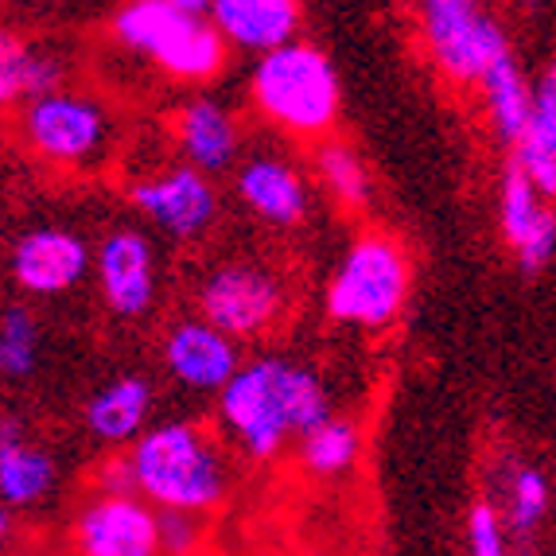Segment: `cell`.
Returning a JSON list of instances; mask_svg holds the SVG:
<instances>
[{
	"label": "cell",
	"mask_w": 556,
	"mask_h": 556,
	"mask_svg": "<svg viewBox=\"0 0 556 556\" xmlns=\"http://www.w3.org/2000/svg\"><path fill=\"white\" fill-rule=\"evenodd\" d=\"M164 366L172 381L195 393H223V386L241 370L233 334L214 327L211 319H184L164 339Z\"/></svg>",
	"instance_id": "14"
},
{
	"label": "cell",
	"mask_w": 556,
	"mask_h": 556,
	"mask_svg": "<svg viewBox=\"0 0 556 556\" xmlns=\"http://www.w3.org/2000/svg\"><path fill=\"white\" fill-rule=\"evenodd\" d=\"M93 253L86 241L59 226H39V230L20 233L9 253V273L20 292L28 296H63L90 269Z\"/></svg>",
	"instance_id": "12"
},
{
	"label": "cell",
	"mask_w": 556,
	"mask_h": 556,
	"mask_svg": "<svg viewBox=\"0 0 556 556\" xmlns=\"http://www.w3.org/2000/svg\"><path fill=\"white\" fill-rule=\"evenodd\" d=\"M132 471L140 494L152 506L179 510H214L230 491V467L223 452L195 425H160L137 440Z\"/></svg>",
	"instance_id": "2"
},
{
	"label": "cell",
	"mask_w": 556,
	"mask_h": 556,
	"mask_svg": "<svg viewBox=\"0 0 556 556\" xmlns=\"http://www.w3.org/2000/svg\"><path fill=\"white\" fill-rule=\"evenodd\" d=\"M160 510V553H195L203 541V521L199 510H179V506H156Z\"/></svg>",
	"instance_id": "28"
},
{
	"label": "cell",
	"mask_w": 556,
	"mask_h": 556,
	"mask_svg": "<svg viewBox=\"0 0 556 556\" xmlns=\"http://www.w3.org/2000/svg\"><path fill=\"white\" fill-rule=\"evenodd\" d=\"M55 479V459L43 447H31L20 437L16 420L4 417L0 425V502L12 510H28L51 494Z\"/></svg>",
	"instance_id": "17"
},
{
	"label": "cell",
	"mask_w": 556,
	"mask_h": 556,
	"mask_svg": "<svg viewBox=\"0 0 556 556\" xmlns=\"http://www.w3.org/2000/svg\"><path fill=\"white\" fill-rule=\"evenodd\" d=\"M39 366V324L28 307H4L0 319V374L28 381Z\"/></svg>",
	"instance_id": "25"
},
{
	"label": "cell",
	"mask_w": 556,
	"mask_h": 556,
	"mask_svg": "<svg viewBox=\"0 0 556 556\" xmlns=\"http://www.w3.org/2000/svg\"><path fill=\"white\" fill-rule=\"evenodd\" d=\"M420 16L428 51L455 83L479 86L502 55H510V39L479 0H420Z\"/></svg>",
	"instance_id": "7"
},
{
	"label": "cell",
	"mask_w": 556,
	"mask_h": 556,
	"mask_svg": "<svg viewBox=\"0 0 556 556\" xmlns=\"http://www.w3.org/2000/svg\"><path fill=\"white\" fill-rule=\"evenodd\" d=\"M408 296V261L397 241L366 233L346 250L327 285V316L351 327H386Z\"/></svg>",
	"instance_id": "6"
},
{
	"label": "cell",
	"mask_w": 556,
	"mask_h": 556,
	"mask_svg": "<svg viewBox=\"0 0 556 556\" xmlns=\"http://www.w3.org/2000/svg\"><path fill=\"white\" fill-rule=\"evenodd\" d=\"M479 90H482V102H486V113L494 121V132L514 149L529 132V121H533V86L526 83L514 55H502L482 75Z\"/></svg>",
	"instance_id": "20"
},
{
	"label": "cell",
	"mask_w": 556,
	"mask_h": 556,
	"mask_svg": "<svg viewBox=\"0 0 556 556\" xmlns=\"http://www.w3.org/2000/svg\"><path fill=\"white\" fill-rule=\"evenodd\" d=\"M548 479L529 464H510L506 467V482H502V514H506V526H510L514 538H533L548 518Z\"/></svg>",
	"instance_id": "22"
},
{
	"label": "cell",
	"mask_w": 556,
	"mask_h": 556,
	"mask_svg": "<svg viewBox=\"0 0 556 556\" xmlns=\"http://www.w3.org/2000/svg\"><path fill=\"white\" fill-rule=\"evenodd\" d=\"M316 172L324 179V187L334 199L351 211H362L370 203V176H366V164L358 160V152L339 144V140H327L316 149Z\"/></svg>",
	"instance_id": "24"
},
{
	"label": "cell",
	"mask_w": 556,
	"mask_h": 556,
	"mask_svg": "<svg viewBox=\"0 0 556 556\" xmlns=\"http://www.w3.org/2000/svg\"><path fill=\"white\" fill-rule=\"evenodd\" d=\"M521 140L556 156V59L545 66V75L533 86V121H529V132Z\"/></svg>",
	"instance_id": "27"
},
{
	"label": "cell",
	"mask_w": 556,
	"mask_h": 556,
	"mask_svg": "<svg viewBox=\"0 0 556 556\" xmlns=\"http://www.w3.org/2000/svg\"><path fill=\"white\" fill-rule=\"evenodd\" d=\"M179 9H191V12H211V0H172Z\"/></svg>",
	"instance_id": "30"
},
{
	"label": "cell",
	"mask_w": 556,
	"mask_h": 556,
	"mask_svg": "<svg viewBox=\"0 0 556 556\" xmlns=\"http://www.w3.org/2000/svg\"><path fill=\"white\" fill-rule=\"evenodd\" d=\"M362 452V432L354 420L327 417L324 425H316L312 432L300 437V464L319 479H334L354 467Z\"/></svg>",
	"instance_id": "23"
},
{
	"label": "cell",
	"mask_w": 556,
	"mask_h": 556,
	"mask_svg": "<svg viewBox=\"0 0 556 556\" xmlns=\"http://www.w3.org/2000/svg\"><path fill=\"white\" fill-rule=\"evenodd\" d=\"M506 514H502L498 502H475L471 514H467V548L475 556H502L506 553Z\"/></svg>",
	"instance_id": "26"
},
{
	"label": "cell",
	"mask_w": 556,
	"mask_h": 556,
	"mask_svg": "<svg viewBox=\"0 0 556 556\" xmlns=\"http://www.w3.org/2000/svg\"><path fill=\"white\" fill-rule=\"evenodd\" d=\"M541 187L526 176L518 160L506 164L502 176V199H498V223L502 238L514 250V261L526 277H538L553 265L556 257V206L553 199L541 203Z\"/></svg>",
	"instance_id": "11"
},
{
	"label": "cell",
	"mask_w": 556,
	"mask_h": 556,
	"mask_svg": "<svg viewBox=\"0 0 556 556\" xmlns=\"http://www.w3.org/2000/svg\"><path fill=\"white\" fill-rule=\"evenodd\" d=\"M241 203L269 226H296L307 214V187L280 156H253L233 179Z\"/></svg>",
	"instance_id": "15"
},
{
	"label": "cell",
	"mask_w": 556,
	"mask_h": 556,
	"mask_svg": "<svg viewBox=\"0 0 556 556\" xmlns=\"http://www.w3.org/2000/svg\"><path fill=\"white\" fill-rule=\"evenodd\" d=\"M75 548L86 556L160 553V510L144 494H98L75 521Z\"/></svg>",
	"instance_id": "10"
},
{
	"label": "cell",
	"mask_w": 556,
	"mask_h": 556,
	"mask_svg": "<svg viewBox=\"0 0 556 556\" xmlns=\"http://www.w3.org/2000/svg\"><path fill=\"white\" fill-rule=\"evenodd\" d=\"M331 417L324 381L288 358L245 362L218 393V420L250 459H273Z\"/></svg>",
	"instance_id": "1"
},
{
	"label": "cell",
	"mask_w": 556,
	"mask_h": 556,
	"mask_svg": "<svg viewBox=\"0 0 556 556\" xmlns=\"http://www.w3.org/2000/svg\"><path fill=\"white\" fill-rule=\"evenodd\" d=\"M179 149L203 172H226L238 156V125H233L230 110H223L211 98H199L179 113Z\"/></svg>",
	"instance_id": "19"
},
{
	"label": "cell",
	"mask_w": 556,
	"mask_h": 556,
	"mask_svg": "<svg viewBox=\"0 0 556 556\" xmlns=\"http://www.w3.org/2000/svg\"><path fill=\"white\" fill-rule=\"evenodd\" d=\"M63 63L39 47H24L16 36L0 39V98L4 105L31 102L51 90H63Z\"/></svg>",
	"instance_id": "21"
},
{
	"label": "cell",
	"mask_w": 556,
	"mask_h": 556,
	"mask_svg": "<svg viewBox=\"0 0 556 556\" xmlns=\"http://www.w3.org/2000/svg\"><path fill=\"white\" fill-rule=\"evenodd\" d=\"M20 132L39 160L75 167V172L102 167L117 144V129L105 105L75 90H51L43 98H31L20 113Z\"/></svg>",
	"instance_id": "5"
},
{
	"label": "cell",
	"mask_w": 556,
	"mask_h": 556,
	"mask_svg": "<svg viewBox=\"0 0 556 556\" xmlns=\"http://www.w3.org/2000/svg\"><path fill=\"white\" fill-rule=\"evenodd\" d=\"M253 102L280 129L316 137L339 117V75L324 51L288 39L261 51V63L253 66Z\"/></svg>",
	"instance_id": "4"
},
{
	"label": "cell",
	"mask_w": 556,
	"mask_h": 556,
	"mask_svg": "<svg viewBox=\"0 0 556 556\" xmlns=\"http://www.w3.org/2000/svg\"><path fill=\"white\" fill-rule=\"evenodd\" d=\"M211 172L195 164L167 167L160 176L137 179L129 187V199L156 230L176 241H199L218 218V195L211 187Z\"/></svg>",
	"instance_id": "9"
},
{
	"label": "cell",
	"mask_w": 556,
	"mask_h": 556,
	"mask_svg": "<svg viewBox=\"0 0 556 556\" xmlns=\"http://www.w3.org/2000/svg\"><path fill=\"white\" fill-rule=\"evenodd\" d=\"M105 307L117 319H140L156 300V250L140 230H113L93 253Z\"/></svg>",
	"instance_id": "13"
},
{
	"label": "cell",
	"mask_w": 556,
	"mask_h": 556,
	"mask_svg": "<svg viewBox=\"0 0 556 556\" xmlns=\"http://www.w3.org/2000/svg\"><path fill=\"white\" fill-rule=\"evenodd\" d=\"M98 491L105 494H140L137 471H132V455H113L98 467Z\"/></svg>",
	"instance_id": "29"
},
{
	"label": "cell",
	"mask_w": 556,
	"mask_h": 556,
	"mask_svg": "<svg viewBox=\"0 0 556 556\" xmlns=\"http://www.w3.org/2000/svg\"><path fill=\"white\" fill-rule=\"evenodd\" d=\"M113 36L121 47L152 59L160 71L184 83L214 78L226 63L230 39L203 12L179 9L172 0H132L113 20Z\"/></svg>",
	"instance_id": "3"
},
{
	"label": "cell",
	"mask_w": 556,
	"mask_h": 556,
	"mask_svg": "<svg viewBox=\"0 0 556 556\" xmlns=\"http://www.w3.org/2000/svg\"><path fill=\"white\" fill-rule=\"evenodd\" d=\"M211 20L233 47L273 51L300 28V0H211Z\"/></svg>",
	"instance_id": "16"
},
{
	"label": "cell",
	"mask_w": 556,
	"mask_h": 556,
	"mask_svg": "<svg viewBox=\"0 0 556 556\" xmlns=\"http://www.w3.org/2000/svg\"><path fill=\"white\" fill-rule=\"evenodd\" d=\"M152 408V381L140 374H125V378L110 381L105 390H98L86 401V428L90 437H98L102 444H129L132 437H140V428L149 420Z\"/></svg>",
	"instance_id": "18"
},
{
	"label": "cell",
	"mask_w": 556,
	"mask_h": 556,
	"mask_svg": "<svg viewBox=\"0 0 556 556\" xmlns=\"http://www.w3.org/2000/svg\"><path fill=\"white\" fill-rule=\"evenodd\" d=\"M521 4H538V0H521Z\"/></svg>",
	"instance_id": "31"
},
{
	"label": "cell",
	"mask_w": 556,
	"mask_h": 556,
	"mask_svg": "<svg viewBox=\"0 0 556 556\" xmlns=\"http://www.w3.org/2000/svg\"><path fill=\"white\" fill-rule=\"evenodd\" d=\"M199 316L223 327L233 339H253L269 331L285 312V288L269 269L257 265H223L199 285Z\"/></svg>",
	"instance_id": "8"
}]
</instances>
